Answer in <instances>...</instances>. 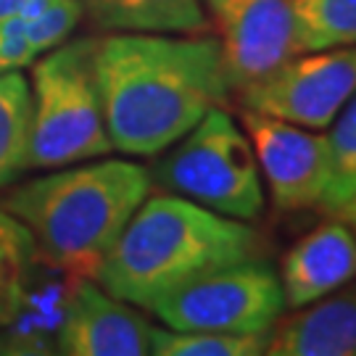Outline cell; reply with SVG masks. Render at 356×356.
<instances>
[{
    "label": "cell",
    "mask_w": 356,
    "mask_h": 356,
    "mask_svg": "<svg viewBox=\"0 0 356 356\" xmlns=\"http://www.w3.org/2000/svg\"><path fill=\"white\" fill-rule=\"evenodd\" d=\"M148 193L151 172L143 164L90 159L22 182L3 209L29 229L45 261L79 280L95 275Z\"/></svg>",
    "instance_id": "2"
},
{
    "label": "cell",
    "mask_w": 356,
    "mask_h": 356,
    "mask_svg": "<svg viewBox=\"0 0 356 356\" xmlns=\"http://www.w3.org/2000/svg\"><path fill=\"white\" fill-rule=\"evenodd\" d=\"M159 182L216 214L251 222L264 211L261 169L245 129L216 106L175 143L159 164Z\"/></svg>",
    "instance_id": "5"
},
{
    "label": "cell",
    "mask_w": 356,
    "mask_h": 356,
    "mask_svg": "<svg viewBox=\"0 0 356 356\" xmlns=\"http://www.w3.org/2000/svg\"><path fill=\"white\" fill-rule=\"evenodd\" d=\"M56 351L66 356H145L153 351V325L92 277H79L69 288L56 327Z\"/></svg>",
    "instance_id": "10"
},
{
    "label": "cell",
    "mask_w": 356,
    "mask_h": 356,
    "mask_svg": "<svg viewBox=\"0 0 356 356\" xmlns=\"http://www.w3.org/2000/svg\"><path fill=\"white\" fill-rule=\"evenodd\" d=\"M106 32L195 35L209 26L204 0H76Z\"/></svg>",
    "instance_id": "13"
},
{
    "label": "cell",
    "mask_w": 356,
    "mask_h": 356,
    "mask_svg": "<svg viewBox=\"0 0 356 356\" xmlns=\"http://www.w3.org/2000/svg\"><path fill=\"white\" fill-rule=\"evenodd\" d=\"M29 79L22 72L0 74V188L26 172Z\"/></svg>",
    "instance_id": "15"
},
{
    "label": "cell",
    "mask_w": 356,
    "mask_h": 356,
    "mask_svg": "<svg viewBox=\"0 0 356 356\" xmlns=\"http://www.w3.org/2000/svg\"><path fill=\"white\" fill-rule=\"evenodd\" d=\"M306 51L356 45V0H293Z\"/></svg>",
    "instance_id": "17"
},
{
    "label": "cell",
    "mask_w": 356,
    "mask_h": 356,
    "mask_svg": "<svg viewBox=\"0 0 356 356\" xmlns=\"http://www.w3.org/2000/svg\"><path fill=\"white\" fill-rule=\"evenodd\" d=\"M95 38L72 40L32 61L26 169H58L114 151L92 66Z\"/></svg>",
    "instance_id": "4"
},
{
    "label": "cell",
    "mask_w": 356,
    "mask_h": 356,
    "mask_svg": "<svg viewBox=\"0 0 356 356\" xmlns=\"http://www.w3.org/2000/svg\"><path fill=\"white\" fill-rule=\"evenodd\" d=\"M82 6L76 0H48L45 8L26 22V38L32 51L42 56L51 48L66 42L82 19Z\"/></svg>",
    "instance_id": "19"
},
{
    "label": "cell",
    "mask_w": 356,
    "mask_h": 356,
    "mask_svg": "<svg viewBox=\"0 0 356 356\" xmlns=\"http://www.w3.org/2000/svg\"><path fill=\"white\" fill-rule=\"evenodd\" d=\"M269 356H356V285L338 288L275 322Z\"/></svg>",
    "instance_id": "12"
},
{
    "label": "cell",
    "mask_w": 356,
    "mask_h": 356,
    "mask_svg": "<svg viewBox=\"0 0 356 356\" xmlns=\"http://www.w3.org/2000/svg\"><path fill=\"white\" fill-rule=\"evenodd\" d=\"M330 216H332V219H341L343 225H348V227L356 232V191L351 193V195H348V198H346L338 209H332Z\"/></svg>",
    "instance_id": "21"
},
{
    "label": "cell",
    "mask_w": 356,
    "mask_h": 356,
    "mask_svg": "<svg viewBox=\"0 0 356 356\" xmlns=\"http://www.w3.org/2000/svg\"><path fill=\"white\" fill-rule=\"evenodd\" d=\"M356 92V45L306 51L243 90V108L298 127L325 129Z\"/></svg>",
    "instance_id": "7"
},
{
    "label": "cell",
    "mask_w": 356,
    "mask_h": 356,
    "mask_svg": "<svg viewBox=\"0 0 356 356\" xmlns=\"http://www.w3.org/2000/svg\"><path fill=\"white\" fill-rule=\"evenodd\" d=\"M327 145H330V177L319 209L330 214L356 191V92L341 108V114L332 119Z\"/></svg>",
    "instance_id": "18"
},
{
    "label": "cell",
    "mask_w": 356,
    "mask_h": 356,
    "mask_svg": "<svg viewBox=\"0 0 356 356\" xmlns=\"http://www.w3.org/2000/svg\"><path fill=\"white\" fill-rule=\"evenodd\" d=\"M356 277V232L341 219L322 222L285 254L280 264L282 301L301 309Z\"/></svg>",
    "instance_id": "11"
},
{
    "label": "cell",
    "mask_w": 356,
    "mask_h": 356,
    "mask_svg": "<svg viewBox=\"0 0 356 356\" xmlns=\"http://www.w3.org/2000/svg\"><path fill=\"white\" fill-rule=\"evenodd\" d=\"M24 0H0V16L3 13H11V11H16L19 6H22Z\"/></svg>",
    "instance_id": "22"
},
{
    "label": "cell",
    "mask_w": 356,
    "mask_h": 356,
    "mask_svg": "<svg viewBox=\"0 0 356 356\" xmlns=\"http://www.w3.org/2000/svg\"><path fill=\"white\" fill-rule=\"evenodd\" d=\"M38 248L29 229L0 209V330L11 327L29 301Z\"/></svg>",
    "instance_id": "14"
},
{
    "label": "cell",
    "mask_w": 356,
    "mask_h": 356,
    "mask_svg": "<svg viewBox=\"0 0 356 356\" xmlns=\"http://www.w3.org/2000/svg\"><path fill=\"white\" fill-rule=\"evenodd\" d=\"M269 332H216V330H169V327H153L151 354L259 356V354H267Z\"/></svg>",
    "instance_id": "16"
},
{
    "label": "cell",
    "mask_w": 356,
    "mask_h": 356,
    "mask_svg": "<svg viewBox=\"0 0 356 356\" xmlns=\"http://www.w3.org/2000/svg\"><path fill=\"white\" fill-rule=\"evenodd\" d=\"M204 3L209 6V8H211V11H216V8L222 6V0H204Z\"/></svg>",
    "instance_id": "23"
},
{
    "label": "cell",
    "mask_w": 356,
    "mask_h": 356,
    "mask_svg": "<svg viewBox=\"0 0 356 356\" xmlns=\"http://www.w3.org/2000/svg\"><path fill=\"white\" fill-rule=\"evenodd\" d=\"M38 58L26 38V19L19 11L0 16V74L22 72Z\"/></svg>",
    "instance_id": "20"
},
{
    "label": "cell",
    "mask_w": 356,
    "mask_h": 356,
    "mask_svg": "<svg viewBox=\"0 0 356 356\" xmlns=\"http://www.w3.org/2000/svg\"><path fill=\"white\" fill-rule=\"evenodd\" d=\"M248 222L216 214L185 195H148L129 216L92 280L119 301L151 309L156 298L209 269L259 256Z\"/></svg>",
    "instance_id": "3"
},
{
    "label": "cell",
    "mask_w": 356,
    "mask_h": 356,
    "mask_svg": "<svg viewBox=\"0 0 356 356\" xmlns=\"http://www.w3.org/2000/svg\"><path fill=\"white\" fill-rule=\"evenodd\" d=\"M282 309L280 275L267 259L248 256L185 280L148 312L169 330L269 332Z\"/></svg>",
    "instance_id": "6"
},
{
    "label": "cell",
    "mask_w": 356,
    "mask_h": 356,
    "mask_svg": "<svg viewBox=\"0 0 356 356\" xmlns=\"http://www.w3.org/2000/svg\"><path fill=\"white\" fill-rule=\"evenodd\" d=\"M214 13L229 92L254 88L304 53L293 0H222Z\"/></svg>",
    "instance_id": "8"
},
{
    "label": "cell",
    "mask_w": 356,
    "mask_h": 356,
    "mask_svg": "<svg viewBox=\"0 0 356 356\" xmlns=\"http://www.w3.org/2000/svg\"><path fill=\"white\" fill-rule=\"evenodd\" d=\"M103 124L124 156H159L229 98L216 38L111 32L92 45Z\"/></svg>",
    "instance_id": "1"
},
{
    "label": "cell",
    "mask_w": 356,
    "mask_h": 356,
    "mask_svg": "<svg viewBox=\"0 0 356 356\" xmlns=\"http://www.w3.org/2000/svg\"><path fill=\"white\" fill-rule=\"evenodd\" d=\"M243 129L254 145L272 204L280 211H301L322 204L330 177L327 135L275 116L243 108Z\"/></svg>",
    "instance_id": "9"
}]
</instances>
